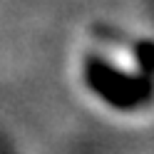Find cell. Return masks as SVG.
<instances>
[{
  "instance_id": "obj_1",
  "label": "cell",
  "mask_w": 154,
  "mask_h": 154,
  "mask_svg": "<svg viewBox=\"0 0 154 154\" xmlns=\"http://www.w3.org/2000/svg\"><path fill=\"white\" fill-rule=\"evenodd\" d=\"M92 52L100 62H104L114 70L117 75H124V77H137L142 65H139V57L134 55L132 47L122 45V42H114V40H94L92 45Z\"/></svg>"
},
{
  "instance_id": "obj_2",
  "label": "cell",
  "mask_w": 154,
  "mask_h": 154,
  "mask_svg": "<svg viewBox=\"0 0 154 154\" xmlns=\"http://www.w3.org/2000/svg\"><path fill=\"white\" fill-rule=\"evenodd\" d=\"M0 154H3V152H0Z\"/></svg>"
}]
</instances>
